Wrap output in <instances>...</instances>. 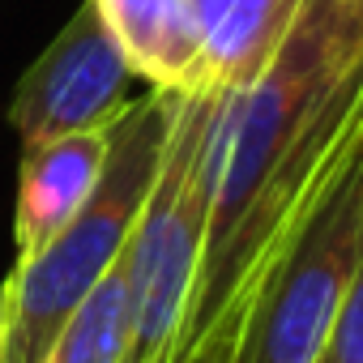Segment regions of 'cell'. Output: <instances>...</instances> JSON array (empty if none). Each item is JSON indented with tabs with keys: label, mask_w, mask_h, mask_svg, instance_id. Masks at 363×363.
<instances>
[{
	"label": "cell",
	"mask_w": 363,
	"mask_h": 363,
	"mask_svg": "<svg viewBox=\"0 0 363 363\" xmlns=\"http://www.w3.org/2000/svg\"><path fill=\"white\" fill-rule=\"evenodd\" d=\"M175 94H141L128 103L111 133V154L90 201L22 265L0 282L5 303V363H43L48 346L73 316V308L120 261L133 223L154 184L167 141Z\"/></svg>",
	"instance_id": "obj_1"
},
{
	"label": "cell",
	"mask_w": 363,
	"mask_h": 363,
	"mask_svg": "<svg viewBox=\"0 0 363 363\" xmlns=\"http://www.w3.org/2000/svg\"><path fill=\"white\" fill-rule=\"evenodd\" d=\"M218 90L175 94L154 184L120 252L128 286V363H175L210 223L206 137Z\"/></svg>",
	"instance_id": "obj_2"
},
{
	"label": "cell",
	"mask_w": 363,
	"mask_h": 363,
	"mask_svg": "<svg viewBox=\"0 0 363 363\" xmlns=\"http://www.w3.org/2000/svg\"><path fill=\"white\" fill-rule=\"evenodd\" d=\"M363 257V137L248 291L223 363H316Z\"/></svg>",
	"instance_id": "obj_3"
},
{
	"label": "cell",
	"mask_w": 363,
	"mask_h": 363,
	"mask_svg": "<svg viewBox=\"0 0 363 363\" xmlns=\"http://www.w3.org/2000/svg\"><path fill=\"white\" fill-rule=\"evenodd\" d=\"M128 82V60L120 56L94 5L82 0L73 18L60 26V35L22 73L9 103V124L22 137V150L69 133L107 128L133 103Z\"/></svg>",
	"instance_id": "obj_4"
},
{
	"label": "cell",
	"mask_w": 363,
	"mask_h": 363,
	"mask_svg": "<svg viewBox=\"0 0 363 363\" xmlns=\"http://www.w3.org/2000/svg\"><path fill=\"white\" fill-rule=\"evenodd\" d=\"M116 124L69 133V137L22 150L18 210H13V265L30 261L90 201V193L99 189V175L107 167V154H111Z\"/></svg>",
	"instance_id": "obj_5"
},
{
	"label": "cell",
	"mask_w": 363,
	"mask_h": 363,
	"mask_svg": "<svg viewBox=\"0 0 363 363\" xmlns=\"http://www.w3.org/2000/svg\"><path fill=\"white\" fill-rule=\"evenodd\" d=\"M128 60L133 77H141L158 94H197L210 90L201 35L193 18V0H90Z\"/></svg>",
	"instance_id": "obj_6"
},
{
	"label": "cell",
	"mask_w": 363,
	"mask_h": 363,
	"mask_svg": "<svg viewBox=\"0 0 363 363\" xmlns=\"http://www.w3.org/2000/svg\"><path fill=\"white\" fill-rule=\"evenodd\" d=\"M308 0H193L210 90H240L265 73Z\"/></svg>",
	"instance_id": "obj_7"
},
{
	"label": "cell",
	"mask_w": 363,
	"mask_h": 363,
	"mask_svg": "<svg viewBox=\"0 0 363 363\" xmlns=\"http://www.w3.org/2000/svg\"><path fill=\"white\" fill-rule=\"evenodd\" d=\"M128 286L124 265L116 261L103 282L73 308L56 342L48 346L43 363H128Z\"/></svg>",
	"instance_id": "obj_8"
},
{
	"label": "cell",
	"mask_w": 363,
	"mask_h": 363,
	"mask_svg": "<svg viewBox=\"0 0 363 363\" xmlns=\"http://www.w3.org/2000/svg\"><path fill=\"white\" fill-rule=\"evenodd\" d=\"M316 363H363V257L342 291V303L333 312V325Z\"/></svg>",
	"instance_id": "obj_9"
},
{
	"label": "cell",
	"mask_w": 363,
	"mask_h": 363,
	"mask_svg": "<svg viewBox=\"0 0 363 363\" xmlns=\"http://www.w3.org/2000/svg\"><path fill=\"white\" fill-rule=\"evenodd\" d=\"M0 363H5V303H0Z\"/></svg>",
	"instance_id": "obj_10"
},
{
	"label": "cell",
	"mask_w": 363,
	"mask_h": 363,
	"mask_svg": "<svg viewBox=\"0 0 363 363\" xmlns=\"http://www.w3.org/2000/svg\"><path fill=\"white\" fill-rule=\"evenodd\" d=\"M342 5H350V9H363V0H342Z\"/></svg>",
	"instance_id": "obj_11"
}]
</instances>
